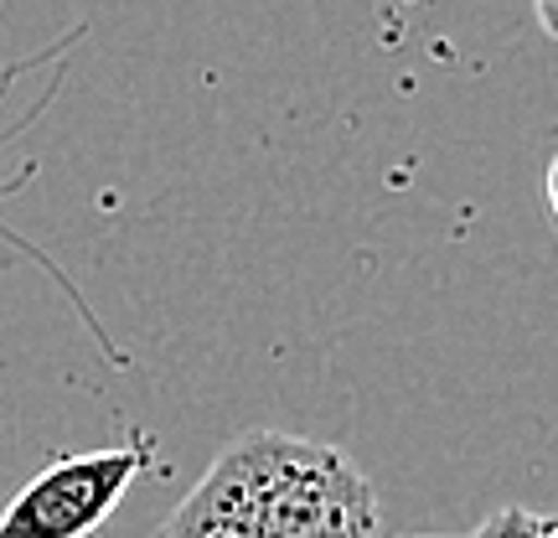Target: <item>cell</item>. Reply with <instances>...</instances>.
<instances>
[{"label": "cell", "instance_id": "6da1fadb", "mask_svg": "<svg viewBox=\"0 0 558 538\" xmlns=\"http://www.w3.org/2000/svg\"><path fill=\"white\" fill-rule=\"evenodd\" d=\"M156 538H378V492L341 445L243 430Z\"/></svg>", "mask_w": 558, "mask_h": 538}, {"label": "cell", "instance_id": "7a4b0ae2", "mask_svg": "<svg viewBox=\"0 0 558 538\" xmlns=\"http://www.w3.org/2000/svg\"><path fill=\"white\" fill-rule=\"evenodd\" d=\"M140 471H145V451L135 445L52 461L5 502L0 538H94Z\"/></svg>", "mask_w": 558, "mask_h": 538}, {"label": "cell", "instance_id": "3957f363", "mask_svg": "<svg viewBox=\"0 0 558 538\" xmlns=\"http://www.w3.org/2000/svg\"><path fill=\"white\" fill-rule=\"evenodd\" d=\"M471 538H558V518H548L538 507H522V502H507Z\"/></svg>", "mask_w": 558, "mask_h": 538}, {"label": "cell", "instance_id": "277c9868", "mask_svg": "<svg viewBox=\"0 0 558 538\" xmlns=\"http://www.w3.org/2000/svg\"><path fill=\"white\" fill-rule=\"evenodd\" d=\"M533 16H538V26L558 41V0H533Z\"/></svg>", "mask_w": 558, "mask_h": 538}, {"label": "cell", "instance_id": "5b68a950", "mask_svg": "<svg viewBox=\"0 0 558 538\" xmlns=\"http://www.w3.org/2000/svg\"><path fill=\"white\" fill-rule=\"evenodd\" d=\"M543 192H548V213H554V223H558V156L548 160V177H543Z\"/></svg>", "mask_w": 558, "mask_h": 538}]
</instances>
